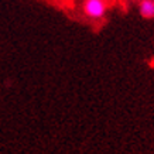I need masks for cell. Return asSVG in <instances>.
Segmentation results:
<instances>
[{
	"instance_id": "1",
	"label": "cell",
	"mask_w": 154,
	"mask_h": 154,
	"mask_svg": "<svg viewBox=\"0 0 154 154\" xmlns=\"http://www.w3.org/2000/svg\"><path fill=\"white\" fill-rule=\"evenodd\" d=\"M107 5L105 0H85L84 13L91 20H100L106 14Z\"/></svg>"
},
{
	"instance_id": "2",
	"label": "cell",
	"mask_w": 154,
	"mask_h": 154,
	"mask_svg": "<svg viewBox=\"0 0 154 154\" xmlns=\"http://www.w3.org/2000/svg\"><path fill=\"white\" fill-rule=\"evenodd\" d=\"M139 13L144 19H154V0H140Z\"/></svg>"
}]
</instances>
